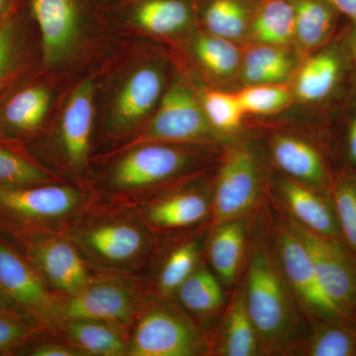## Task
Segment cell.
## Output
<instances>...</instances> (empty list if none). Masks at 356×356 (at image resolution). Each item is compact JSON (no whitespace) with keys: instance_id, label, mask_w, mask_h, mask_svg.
I'll list each match as a JSON object with an SVG mask.
<instances>
[{"instance_id":"5b68a950","label":"cell","mask_w":356,"mask_h":356,"mask_svg":"<svg viewBox=\"0 0 356 356\" xmlns=\"http://www.w3.org/2000/svg\"><path fill=\"white\" fill-rule=\"evenodd\" d=\"M127 356H210L209 334L175 297L149 290L129 332Z\"/></svg>"},{"instance_id":"44dd1931","label":"cell","mask_w":356,"mask_h":356,"mask_svg":"<svg viewBox=\"0 0 356 356\" xmlns=\"http://www.w3.org/2000/svg\"><path fill=\"white\" fill-rule=\"evenodd\" d=\"M269 151L274 165L282 175L330 194L332 175L322 153L310 140L278 133L271 138Z\"/></svg>"},{"instance_id":"30bf717a","label":"cell","mask_w":356,"mask_h":356,"mask_svg":"<svg viewBox=\"0 0 356 356\" xmlns=\"http://www.w3.org/2000/svg\"><path fill=\"white\" fill-rule=\"evenodd\" d=\"M0 299L25 312L57 336L60 323L57 295L32 262L1 236Z\"/></svg>"},{"instance_id":"7bdbcfd3","label":"cell","mask_w":356,"mask_h":356,"mask_svg":"<svg viewBox=\"0 0 356 356\" xmlns=\"http://www.w3.org/2000/svg\"><path fill=\"white\" fill-rule=\"evenodd\" d=\"M348 48L351 60H353L356 67V23L351 28L350 34H348Z\"/></svg>"},{"instance_id":"52a82bcc","label":"cell","mask_w":356,"mask_h":356,"mask_svg":"<svg viewBox=\"0 0 356 356\" xmlns=\"http://www.w3.org/2000/svg\"><path fill=\"white\" fill-rule=\"evenodd\" d=\"M149 291L140 274L96 273L79 291L57 296L60 321L93 318L130 332Z\"/></svg>"},{"instance_id":"b9f144b4","label":"cell","mask_w":356,"mask_h":356,"mask_svg":"<svg viewBox=\"0 0 356 356\" xmlns=\"http://www.w3.org/2000/svg\"><path fill=\"white\" fill-rule=\"evenodd\" d=\"M18 8V0H0V22Z\"/></svg>"},{"instance_id":"7c38bea8","label":"cell","mask_w":356,"mask_h":356,"mask_svg":"<svg viewBox=\"0 0 356 356\" xmlns=\"http://www.w3.org/2000/svg\"><path fill=\"white\" fill-rule=\"evenodd\" d=\"M6 240L32 262L57 296L79 291L95 275V271L74 243L63 234H40Z\"/></svg>"},{"instance_id":"9c48e42d","label":"cell","mask_w":356,"mask_h":356,"mask_svg":"<svg viewBox=\"0 0 356 356\" xmlns=\"http://www.w3.org/2000/svg\"><path fill=\"white\" fill-rule=\"evenodd\" d=\"M212 187L187 179L132 206L158 238L186 233L211 225Z\"/></svg>"},{"instance_id":"7402d4cb","label":"cell","mask_w":356,"mask_h":356,"mask_svg":"<svg viewBox=\"0 0 356 356\" xmlns=\"http://www.w3.org/2000/svg\"><path fill=\"white\" fill-rule=\"evenodd\" d=\"M163 79L154 67H140L129 77L114 102L112 132H128L153 110L163 93Z\"/></svg>"},{"instance_id":"83f0119b","label":"cell","mask_w":356,"mask_h":356,"mask_svg":"<svg viewBox=\"0 0 356 356\" xmlns=\"http://www.w3.org/2000/svg\"><path fill=\"white\" fill-rule=\"evenodd\" d=\"M293 70L294 58L286 47L254 44L243 55L238 74L245 86L283 84L291 77Z\"/></svg>"},{"instance_id":"ffe728a7","label":"cell","mask_w":356,"mask_h":356,"mask_svg":"<svg viewBox=\"0 0 356 356\" xmlns=\"http://www.w3.org/2000/svg\"><path fill=\"white\" fill-rule=\"evenodd\" d=\"M210 356H264L261 339L245 305L243 281L236 283L231 299L216 324L208 330Z\"/></svg>"},{"instance_id":"5bb4252c","label":"cell","mask_w":356,"mask_h":356,"mask_svg":"<svg viewBox=\"0 0 356 356\" xmlns=\"http://www.w3.org/2000/svg\"><path fill=\"white\" fill-rule=\"evenodd\" d=\"M209 226L158 238L153 255L140 275L147 289L173 297L178 287L205 259Z\"/></svg>"},{"instance_id":"3957f363","label":"cell","mask_w":356,"mask_h":356,"mask_svg":"<svg viewBox=\"0 0 356 356\" xmlns=\"http://www.w3.org/2000/svg\"><path fill=\"white\" fill-rule=\"evenodd\" d=\"M109 168L103 184L91 189L97 199L135 205L185 181L199 154L184 144L147 142L132 145Z\"/></svg>"},{"instance_id":"f546056e","label":"cell","mask_w":356,"mask_h":356,"mask_svg":"<svg viewBox=\"0 0 356 356\" xmlns=\"http://www.w3.org/2000/svg\"><path fill=\"white\" fill-rule=\"evenodd\" d=\"M259 1V0H257ZM255 0H205L202 21L208 33L229 41L248 38Z\"/></svg>"},{"instance_id":"e575fe53","label":"cell","mask_w":356,"mask_h":356,"mask_svg":"<svg viewBox=\"0 0 356 356\" xmlns=\"http://www.w3.org/2000/svg\"><path fill=\"white\" fill-rule=\"evenodd\" d=\"M63 181L25 149L0 142V185L42 184Z\"/></svg>"},{"instance_id":"e0dca14e","label":"cell","mask_w":356,"mask_h":356,"mask_svg":"<svg viewBox=\"0 0 356 356\" xmlns=\"http://www.w3.org/2000/svg\"><path fill=\"white\" fill-rule=\"evenodd\" d=\"M28 13L41 37L44 67L65 60L79 36V10L76 0H27Z\"/></svg>"},{"instance_id":"2e32d148","label":"cell","mask_w":356,"mask_h":356,"mask_svg":"<svg viewBox=\"0 0 356 356\" xmlns=\"http://www.w3.org/2000/svg\"><path fill=\"white\" fill-rule=\"evenodd\" d=\"M51 100L50 90L43 84L14 88L0 104V142L27 151L28 143L38 135L46 120Z\"/></svg>"},{"instance_id":"f35d334b","label":"cell","mask_w":356,"mask_h":356,"mask_svg":"<svg viewBox=\"0 0 356 356\" xmlns=\"http://www.w3.org/2000/svg\"><path fill=\"white\" fill-rule=\"evenodd\" d=\"M19 356H81L60 337L47 332L21 351Z\"/></svg>"},{"instance_id":"6da1fadb","label":"cell","mask_w":356,"mask_h":356,"mask_svg":"<svg viewBox=\"0 0 356 356\" xmlns=\"http://www.w3.org/2000/svg\"><path fill=\"white\" fill-rule=\"evenodd\" d=\"M242 281L248 315L264 355L289 356L311 325L288 284L261 208L252 224Z\"/></svg>"},{"instance_id":"9a60e30c","label":"cell","mask_w":356,"mask_h":356,"mask_svg":"<svg viewBox=\"0 0 356 356\" xmlns=\"http://www.w3.org/2000/svg\"><path fill=\"white\" fill-rule=\"evenodd\" d=\"M270 202L293 221L318 235L341 238L331 196L280 173L274 179Z\"/></svg>"},{"instance_id":"4fadbf2b","label":"cell","mask_w":356,"mask_h":356,"mask_svg":"<svg viewBox=\"0 0 356 356\" xmlns=\"http://www.w3.org/2000/svg\"><path fill=\"white\" fill-rule=\"evenodd\" d=\"M283 216L308 252L318 280L327 296L356 322L355 254L343 238L318 235L293 221L286 215L283 214Z\"/></svg>"},{"instance_id":"ab89813d","label":"cell","mask_w":356,"mask_h":356,"mask_svg":"<svg viewBox=\"0 0 356 356\" xmlns=\"http://www.w3.org/2000/svg\"><path fill=\"white\" fill-rule=\"evenodd\" d=\"M344 153L350 170H356V107L346 129Z\"/></svg>"},{"instance_id":"d6986e66","label":"cell","mask_w":356,"mask_h":356,"mask_svg":"<svg viewBox=\"0 0 356 356\" xmlns=\"http://www.w3.org/2000/svg\"><path fill=\"white\" fill-rule=\"evenodd\" d=\"M93 95L92 81H83L70 95L60 121V159L67 170L76 175L88 168L95 117Z\"/></svg>"},{"instance_id":"603a6c76","label":"cell","mask_w":356,"mask_h":356,"mask_svg":"<svg viewBox=\"0 0 356 356\" xmlns=\"http://www.w3.org/2000/svg\"><path fill=\"white\" fill-rule=\"evenodd\" d=\"M224 285L205 259L178 287L175 298L201 327L210 330L227 305Z\"/></svg>"},{"instance_id":"d590c367","label":"cell","mask_w":356,"mask_h":356,"mask_svg":"<svg viewBox=\"0 0 356 356\" xmlns=\"http://www.w3.org/2000/svg\"><path fill=\"white\" fill-rule=\"evenodd\" d=\"M330 196L341 238L356 257V170L348 168L332 175Z\"/></svg>"},{"instance_id":"836d02e7","label":"cell","mask_w":356,"mask_h":356,"mask_svg":"<svg viewBox=\"0 0 356 356\" xmlns=\"http://www.w3.org/2000/svg\"><path fill=\"white\" fill-rule=\"evenodd\" d=\"M193 51L204 69L216 79H229L240 72L243 55L235 42L207 32L194 41Z\"/></svg>"},{"instance_id":"8d00e7d4","label":"cell","mask_w":356,"mask_h":356,"mask_svg":"<svg viewBox=\"0 0 356 356\" xmlns=\"http://www.w3.org/2000/svg\"><path fill=\"white\" fill-rule=\"evenodd\" d=\"M200 102L211 127L220 137L236 133L242 126L245 113L236 93L206 91Z\"/></svg>"},{"instance_id":"4316f807","label":"cell","mask_w":356,"mask_h":356,"mask_svg":"<svg viewBox=\"0 0 356 356\" xmlns=\"http://www.w3.org/2000/svg\"><path fill=\"white\" fill-rule=\"evenodd\" d=\"M295 14L294 43L304 51L322 48L336 29L339 11L327 0H291Z\"/></svg>"},{"instance_id":"d4e9b609","label":"cell","mask_w":356,"mask_h":356,"mask_svg":"<svg viewBox=\"0 0 356 356\" xmlns=\"http://www.w3.org/2000/svg\"><path fill=\"white\" fill-rule=\"evenodd\" d=\"M343 70V56L337 47L314 54L295 74V97L305 103L324 102L339 86Z\"/></svg>"},{"instance_id":"277c9868","label":"cell","mask_w":356,"mask_h":356,"mask_svg":"<svg viewBox=\"0 0 356 356\" xmlns=\"http://www.w3.org/2000/svg\"><path fill=\"white\" fill-rule=\"evenodd\" d=\"M95 198L88 185L56 181L0 185V236L63 234Z\"/></svg>"},{"instance_id":"4dcf8cb0","label":"cell","mask_w":356,"mask_h":356,"mask_svg":"<svg viewBox=\"0 0 356 356\" xmlns=\"http://www.w3.org/2000/svg\"><path fill=\"white\" fill-rule=\"evenodd\" d=\"M289 356H356V327L332 321L313 323Z\"/></svg>"},{"instance_id":"cb8c5ba5","label":"cell","mask_w":356,"mask_h":356,"mask_svg":"<svg viewBox=\"0 0 356 356\" xmlns=\"http://www.w3.org/2000/svg\"><path fill=\"white\" fill-rule=\"evenodd\" d=\"M57 336L81 356H127V332L103 321L64 318L58 325Z\"/></svg>"},{"instance_id":"d6a6232c","label":"cell","mask_w":356,"mask_h":356,"mask_svg":"<svg viewBox=\"0 0 356 356\" xmlns=\"http://www.w3.org/2000/svg\"><path fill=\"white\" fill-rule=\"evenodd\" d=\"M47 332H51L38 321L0 299V356H19L26 346Z\"/></svg>"},{"instance_id":"f1b7e54d","label":"cell","mask_w":356,"mask_h":356,"mask_svg":"<svg viewBox=\"0 0 356 356\" xmlns=\"http://www.w3.org/2000/svg\"><path fill=\"white\" fill-rule=\"evenodd\" d=\"M295 14L291 0H259L248 38L254 44L287 47L294 43Z\"/></svg>"},{"instance_id":"60d3db41","label":"cell","mask_w":356,"mask_h":356,"mask_svg":"<svg viewBox=\"0 0 356 356\" xmlns=\"http://www.w3.org/2000/svg\"><path fill=\"white\" fill-rule=\"evenodd\" d=\"M334 8L339 11V13L348 16L356 23V0H327Z\"/></svg>"},{"instance_id":"8992f818","label":"cell","mask_w":356,"mask_h":356,"mask_svg":"<svg viewBox=\"0 0 356 356\" xmlns=\"http://www.w3.org/2000/svg\"><path fill=\"white\" fill-rule=\"evenodd\" d=\"M281 267L295 299L309 323L332 321L356 327V322L327 296L318 280L308 252L287 220L273 203L262 206Z\"/></svg>"},{"instance_id":"8fae6325","label":"cell","mask_w":356,"mask_h":356,"mask_svg":"<svg viewBox=\"0 0 356 356\" xmlns=\"http://www.w3.org/2000/svg\"><path fill=\"white\" fill-rule=\"evenodd\" d=\"M220 136L211 127L200 100L184 81H175L159 102L146 130L130 146L140 143L207 145Z\"/></svg>"},{"instance_id":"ac0fdd59","label":"cell","mask_w":356,"mask_h":356,"mask_svg":"<svg viewBox=\"0 0 356 356\" xmlns=\"http://www.w3.org/2000/svg\"><path fill=\"white\" fill-rule=\"evenodd\" d=\"M257 213L210 226L205 245V261L226 288L236 286L245 271Z\"/></svg>"},{"instance_id":"ba28073f","label":"cell","mask_w":356,"mask_h":356,"mask_svg":"<svg viewBox=\"0 0 356 356\" xmlns=\"http://www.w3.org/2000/svg\"><path fill=\"white\" fill-rule=\"evenodd\" d=\"M266 187L259 156L238 145L222 154L212 187V222L250 216L261 209Z\"/></svg>"},{"instance_id":"1f68e13d","label":"cell","mask_w":356,"mask_h":356,"mask_svg":"<svg viewBox=\"0 0 356 356\" xmlns=\"http://www.w3.org/2000/svg\"><path fill=\"white\" fill-rule=\"evenodd\" d=\"M193 10L185 0H143L136 7L133 21L156 35H170L188 27Z\"/></svg>"},{"instance_id":"484cf974","label":"cell","mask_w":356,"mask_h":356,"mask_svg":"<svg viewBox=\"0 0 356 356\" xmlns=\"http://www.w3.org/2000/svg\"><path fill=\"white\" fill-rule=\"evenodd\" d=\"M25 26L18 8L0 22V104L27 69Z\"/></svg>"},{"instance_id":"7a4b0ae2","label":"cell","mask_w":356,"mask_h":356,"mask_svg":"<svg viewBox=\"0 0 356 356\" xmlns=\"http://www.w3.org/2000/svg\"><path fill=\"white\" fill-rule=\"evenodd\" d=\"M65 236L96 273H142L159 240L132 205L95 196Z\"/></svg>"},{"instance_id":"74e56055","label":"cell","mask_w":356,"mask_h":356,"mask_svg":"<svg viewBox=\"0 0 356 356\" xmlns=\"http://www.w3.org/2000/svg\"><path fill=\"white\" fill-rule=\"evenodd\" d=\"M245 114L270 115L286 108L293 92L284 84L269 83L247 86L236 93Z\"/></svg>"}]
</instances>
